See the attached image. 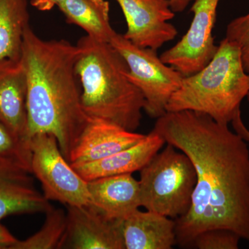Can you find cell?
Instances as JSON below:
<instances>
[{
	"label": "cell",
	"mask_w": 249,
	"mask_h": 249,
	"mask_svg": "<svg viewBox=\"0 0 249 249\" xmlns=\"http://www.w3.org/2000/svg\"><path fill=\"white\" fill-rule=\"evenodd\" d=\"M91 204L111 219L124 220L141 207L139 181L132 174L88 181Z\"/></svg>",
	"instance_id": "9a60e30c"
},
{
	"label": "cell",
	"mask_w": 249,
	"mask_h": 249,
	"mask_svg": "<svg viewBox=\"0 0 249 249\" xmlns=\"http://www.w3.org/2000/svg\"><path fill=\"white\" fill-rule=\"evenodd\" d=\"M221 0H196L190 11L191 26L176 45L165 51L160 60L186 77L200 71L217 53L213 30Z\"/></svg>",
	"instance_id": "ba28073f"
},
{
	"label": "cell",
	"mask_w": 249,
	"mask_h": 249,
	"mask_svg": "<svg viewBox=\"0 0 249 249\" xmlns=\"http://www.w3.org/2000/svg\"><path fill=\"white\" fill-rule=\"evenodd\" d=\"M193 0H169L171 9L175 14L183 13Z\"/></svg>",
	"instance_id": "484cf974"
},
{
	"label": "cell",
	"mask_w": 249,
	"mask_h": 249,
	"mask_svg": "<svg viewBox=\"0 0 249 249\" xmlns=\"http://www.w3.org/2000/svg\"><path fill=\"white\" fill-rule=\"evenodd\" d=\"M101 119H89L69 157L71 165L102 160L135 145L145 137Z\"/></svg>",
	"instance_id": "8fae6325"
},
{
	"label": "cell",
	"mask_w": 249,
	"mask_h": 249,
	"mask_svg": "<svg viewBox=\"0 0 249 249\" xmlns=\"http://www.w3.org/2000/svg\"><path fill=\"white\" fill-rule=\"evenodd\" d=\"M65 0H31L30 4L40 11H48L54 6H58Z\"/></svg>",
	"instance_id": "d4e9b609"
},
{
	"label": "cell",
	"mask_w": 249,
	"mask_h": 249,
	"mask_svg": "<svg viewBox=\"0 0 249 249\" xmlns=\"http://www.w3.org/2000/svg\"><path fill=\"white\" fill-rule=\"evenodd\" d=\"M241 238L231 231L217 229L201 232L193 242L198 249H237Z\"/></svg>",
	"instance_id": "44dd1931"
},
{
	"label": "cell",
	"mask_w": 249,
	"mask_h": 249,
	"mask_svg": "<svg viewBox=\"0 0 249 249\" xmlns=\"http://www.w3.org/2000/svg\"><path fill=\"white\" fill-rule=\"evenodd\" d=\"M31 174L20 165L0 160V221L14 214L46 213L52 209L36 188Z\"/></svg>",
	"instance_id": "4fadbf2b"
},
{
	"label": "cell",
	"mask_w": 249,
	"mask_h": 249,
	"mask_svg": "<svg viewBox=\"0 0 249 249\" xmlns=\"http://www.w3.org/2000/svg\"><path fill=\"white\" fill-rule=\"evenodd\" d=\"M77 45L65 40L41 39L29 26L21 61L27 83L28 135L49 134L67 160L89 121L81 105L75 65Z\"/></svg>",
	"instance_id": "7a4b0ae2"
},
{
	"label": "cell",
	"mask_w": 249,
	"mask_h": 249,
	"mask_svg": "<svg viewBox=\"0 0 249 249\" xmlns=\"http://www.w3.org/2000/svg\"><path fill=\"white\" fill-rule=\"evenodd\" d=\"M249 91V74L244 68L240 49L225 37L202 70L183 78L166 111H197L229 124Z\"/></svg>",
	"instance_id": "277c9868"
},
{
	"label": "cell",
	"mask_w": 249,
	"mask_h": 249,
	"mask_svg": "<svg viewBox=\"0 0 249 249\" xmlns=\"http://www.w3.org/2000/svg\"><path fill=\"white\" fill-rule=\"evenodd\" d=\"M125 249H171L177 245L175 219L139 210L122 220Z\"/></svg>",
	"instance_id": "2e32d148"
},
{
	"label": "cell",
	"mask_w": 249,
	"mask_h": 249,
	"mask_svg": "<svg viewBox=\"0 0 249 249\" xmlns=\"http://www.w3.org/2000/svg\"><path fill=\"white\" fill-rule=\"evenodd\" d=\"M29 26L28 0H0V61L20 60Z\"/></svg>",
	"instance_id": "ac0fdd59"
},
{
	"label": "cell",
	"mask_w": 249,
	"mask_h": 249,
	"mask_svg": "<svg viewBox=\"0 0 249 249\" xmlns=\"http://www.w3.org/2000/svg\"><path fill=\"white\" fill-rule=\"evenodd\" d=\"M247 98H248V100H249V91L248 95H247Z\"/></svg>",
	"instance_id": "4316f807"
},
{
	"label": "cell",
	"mask_w": 249,
	"mask_h": 249,
	"mask_svg": "<svg viewBox=\"0 0 249 249\" xmlns=\"http://www.w3.org/2000/svg\"><path fill=\"white\" fill-rule=\"evenodd\" d=\"M225 37L238 46L244 68L249 74V11L245 16L236 18L229 22Z\"/></svg>",
	"instance_id": "7402d4cb"
},
{
	"label": "cell",
	"mask_w": 249,
	"mask_h": 249,
	"mask_svg": "<svg viewBox=\"0 0 249 249\" xmlns=\"http://www.w3.org/2000/svg\"><path fill=\"white\" fill-rule=\"evenodd\" d=\"M231 123L233 127L234 132L240 136L247 143L249 144V129L247 128L242 121L240 109L236 112Z\"/></svg>",
	"instance_id": "603a6c76"
},
{
	"label": "cell",
	"mask_w": 249,
	"mask_h": 249,
	"mask_svg": "<svg viewBox=\"0 0 249 249\" xmlns=\"http://www.w3.org/2000/svg\"><path fill=\"white\" fill-rule=\"evenodd\" d=\"M109 43L125 60L129 68L127 78L142 93L145 100L143 110L156 119L163 115L184 76L162 61L157 51L137 47L124 35L116 33Z\"/></svg>",
	"instance_id": "8992f818"
},
{
	"label": "cell",
	"mask_w": 249,
	"mask_h": 249,
	"mask_svg": "<svg viewBox=\"0 0 249 249\" xmlns=\"http://www.w3.org/2000/svg\"><path fill=\"white\" fill-rule=\"evenodd\" d=\"M12 234L0 222V249H10L17 242Z\"/></svg>",
	"instance_id": "cb8c5ba5"
},
{
	"label": "cell",
	"mask_w": 249,
	"mask_h": 249,
	"mask_svg": "<svg viewBox=\"0 0 249 249\" xmlns=\"http://www.w3.org/2000/svg\"><path fill=\"white\" fill-rule=\"evenodd\" d=\"M166 144L140 170L141 206L175 220L191 208L196 175L189 157Z\"/></svg>",
	"instance_id": "5b68a950"
},
{
	"label": "cell",
	"mask_w": 249,
	"mask_h": 249,
	"mask_svg": "<svg viewBox=\"0 0 249 249\" xmlns=\"http://www.w3.org/2000/svg\"><path fill=\"white\" fill-rule=\"evenodd\" d=\"M31 173L40 180L48 200L68 206L91 204L88 181L77 173L60 151L57 139L49 134L31 137Z\"/></svg>",
	"instance_id": "52a82bcc"
},
{
	"label": "cell",
	"mask_w": 249,
	"mask_h": 249,
	"mask_svg": "<svg viewBox=\"0 0 249 249\" xmlns=\"http://www.w3.org/2000/svg\"><path fill=\"white\" fill-rule=\"evenodd\" d=\"M76 45L75 70L85 114L134 132L140 125L145 100L126 76L125 60L110 43L88 36Z\"/></svg>",
	"instance_id": "3957f363"
},
{
	"label": "cell",
	"mask_w": 249,
	"mask_h": 249,
	"mask_svg": "<svg viewBox=\"0 0 249 249\" xmlns=\"http://www.w3.org/2000/svg\"><path fill=\"white\" fill-rule=\"evenodd\" d=\"M60 249H125L122 220L111 219L93 204L68 206Z\"/></svg>",
	"instance_id": "30bf717a"
},
{
	"label": "cell",
	"mask_w": 249,
	"mask_h": 249,
	"mask_svg": "<svg viewBox=\"0 0 249 249\" xmlns=\"http://www.w3.org/2000/svg\"><path fill=\"white\" fill-rule=\"evenodd\" d=\"M0 121L19 142L30 147L27 78L21 59L0 61Z\"/></svg>",
	"instance_id": "7c38bea8"
},
{
	"label": "cell",
	"mask_w": 249,
	"mask_h": 249,
	"mask_svg": "<svg viewBox=\"0 0 249 249\" xmlns=\"http://www.w3.org/2000/svg\"><path fill=\"white\" fill-rule=\"evenodd\" d=\"M152 130L191 160L196 175L191 208L175 219L177 245L191 248L201 232L231 231L249 242V149L227 124L191 110L166 111Z\"/></svg>",
	"instance_id": "6da1fadb"
},
{
	"label": "cell",
	"mask_w": 249,
	"mask_h": 249,
	"mask_svg": "<svg viewBox=\"0 0 249 249\" xmlns=\"http://www.w3.org/2000/svg\"><path fill=\"white\" fill-rule=\"evenodd\" d=\"M124 13V36L134 45L157 51L178 35L169 22L175 16L169 0H115Z\"/></svg>",
	"instance_id": "9c48e42d"
},
{
	"label": "cell",
	"mask_w": 249,
	"mask_h": 249,
	"mask_svg": "<svg viewBox=\"0 0 249 249\" xmlns=\"http://www.w3.org/2000/svg\"><path fill=\"white\" fill-rule=\"evenodd\" d=\"M47 217L39 231L24 240H17L10 249H57L67 227V214L62 209L53 207L47 213Z\"/></svg>",
	"instance_id": "d6986e66"
},
{
	"label": "cell",
	"mask_w": 249,
	"mask_h": 249,
	"mask_svg": "<svg viewBox=\"0 0 249 249\" xmlns=\"http://www.w3.org/2000/svg\"><path fill=\"white\" fill-rule=\"evenodd\" d=\"M166 143L164 139L152 130L135 145L102 160L71 165L85 181L112 175L140 171Z\"/></svg>",
	"instance_id": "5bb4252c"
},
{
	"label": "cell",
	"mask_w": 249,
	"mask_h": 249,
	"mask_svg": "<svg viewBox=\"0 0 249 249\" xmlns=\"http://www.w3.org/2000/svg\"><path fill=\"white\" fill-rule=\"evenodd\" d=\"M0 160L20 165L31 173L30 147L19 142L0 121Z\"/></svg>",
	"instance_id": "ffe728a7"
},
{
	"label": "cell",
	"mask_w": 249,
	"mask_h": 249,
	"mask_svg": "<svg viewBox=\"0 0 249 249\" xmlns=\"http://www.w3.org/2000/svg\"><path fill=\"white\" fill-rule=\"evenodd\" d=\"M58 7L67 22L78 26L95 40L109 43L115 35L106 0H65Z\"/></svg>",
	"instance_id": "e0dca14e"
}]
</instances>
